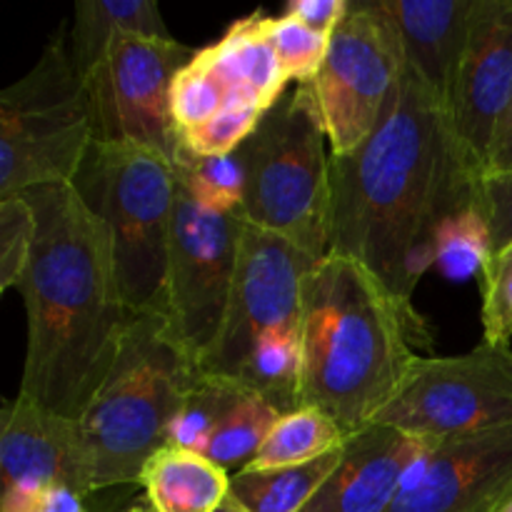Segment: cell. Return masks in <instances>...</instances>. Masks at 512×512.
Segmentation results:
<instances>
[{"instance_id": "52a82bcc", "label": "cell", "mask_w": 512, "mask_h": 512, "mask_svg": "<svg viewBox=\"0 0 512 512\" xmlns=\"http://www.w3.org/2000/svg\"><path fill=\"white\" fill-rule=\"evenodd\" d=\"M93 140L88 93L60 35L0 93V198L73 185Z\"/></svg>"}, {"instance_id": "7a4b0ae2", "label": "cell", "mask_w": 512, "mask_h": 512, "mask_svg": "<svg viewBox=\"0 0 512 512\" xmlns=\"http://www.w3.org/2000/svg\"><path fill=\"white\" fill-rule=\"evenodd\" d=\"M38 220L18 283L28 348L18 395L80 420L113 370L133 313L120 293L113 240L73 185L25 190Z\"/></svg>"}, {"instance_id": "6da1fadb", "label": "cell", "mask_w": 512, "mask_h": 512, "mask_svg": "<svg viewBox=\"0 0 512 512\" xmlns=\"http://www.w3.org/2000/svg\"><path fill=\"white\" fill-rule=\"evenodd\" d=\"M330 250L358 260L413 308L433 268V233L475 203L470 173L443 105L405 63L378 125L353 153L330 155Z\"/></svg>"}, {"instance_id": "d6986e66", "label": "cell", "mask_w": 512, "mask_h": 512, "mask_svg": "<svg viewBox=\"0 0 512 512\" xmlns=\"http://www.w3.org/2000/svg\"><path fill=\"white\" fill-rule=\"evenodd\" d=\"M120 38L173 40L153 0H80L75 3L70 55L80 80Z\"/></svg>"}, {"instance_id": "4316f807", "label": "cell", "mask_w": 512, "mask_h": 512, "mask_svg": "<svg viewBox=\"0 0 512 512\" xmlns=\"http://www.w3.org/2000/svg\"><path fill=\"white\" fill-rule=\"evenodd\" d=\"M225 108H243L233 100L223 75L213 68L203 50H195L193 60L178 73L173 83V115L178 133L200 128Z\"/></svg>"}, {"instance_id": "ac0fdd59", "label": "cell", "mask_w": 512, "mask_h": 512, "mask_svg": "<svg viewBox=\"0 0 512 512\" xmlns=\"http://www.w3.org/2000/svg\"><path fill=\"white\" fill-rule=\"evenodd\" d=\"M260 15L263 13L235 20L228 33L218 43L203 48V53L225 78L235 103L268 113L288 93L290 80L265 38Z\"/></svg>"}, {"instance_id": "7402d4cb", "label": "cell", "mask_w": 512, "mask_h": 512, "mask_svg": "<svg viewBox=\"0 0 512 512\" xmlns=\"http://www.w3.org/2000/svg\"><path fill=\"white\" fill-rule=\"evenodd\" d=\"M348 440L345 430L315 408H298L280 415L250 470H275L305 465L340 450Z\"/></svg>"}, {"instance_id": "277c9868", "label": "cell", "mask_w": 512, "mask_h": 512, "mask_svg": "<svg viewBox=\"0 0 512 512\" xmlns=\"http://www.w3.org/2000/svg\"><path fill=\"white\" fill-rule=\"evenodd\" d=\"M200 370L165 315L130 318L113 370L78 420L98 493L138 485L148 460L168 448Z\"/></svg>"}, {"instance_id": "4dcf8cb0", "label": "cell", "mask_w": 512, "mask_h": 512, "mask_svg": "<svg viewBox=\"0 0 512 512\" xmlns=\"http://www.w3.org/2000/svg\"><path fill=\"white\" fill-rule=\"evenodd\" d=\"M475 205L483 210L493 235V248L512 243V175L485 173L478 183Z\"/></svg>"}, {"instance_id": "d6a6232c", "label": "cell", "mask_w": 512, "mask_h": 512, "mask_svg": "<svg viewBox=\"0 0 512 512\" xmlns=\"http://www.w3.org/2000/svg\"><path fill=\"white\" fill-rule=\"evenodd\" d=\"M348 8L350 0H293L285 5V15H293L318 33L333 35L348 15Z\"/></svg>"}, {"instance_id": "603a6c76", "label": "cell", "mask_w": 512, "mask_h": 512, "mask_svg": "<svg viewBox=\"0 0 512 512\" xmlns=\"http://www.w3.org/2000/svg\"><path fill=\"white\" fill-rule=\"evenodd\" d=\"M493 253L490 225L475 203L450 213L433 233V268L450 283L483 275Z\"/></svg>"}, {"instance_id": "e575fe53", "label": "cell", "mask_w": 512, "mask_h": 512, "mask_svg": "<svg viewBox=\"0 0 512 512\" xmlns=\"http://www.w3.org/2000/svg\"><path fill=\"white\" fill-rule=\"evenodd\" d=\"M125 500H128V495L125 493L113 495V498H108V500H100V503L95 505V512H123L125 505H128Z\"/></svg>"}, {"instance_id": "83f0119b", "label": "cell", "mask_w": 512, "mask_h": 512, "mask_svg": "<svg viewBox=\"0 0 512 512\" xmlns=\"http://www.w3.org/2000/svg\"><path fill=\"white\" fill-rule=\"evenodd\" d=\"M260 25L295 85H310L318 78L330 50V35L318 33L293 15H260Z\"/></svg>"}, {"instance_id": "2e32d148", "label": "cell", "mask_w": 512, "mask_h": 512, "mask_svg": "<svg viewBox=\"0 0 512 512\" xmlns=\"http://www.w3.org/2000/svg\"><path fill=\"white\" fill-rule=\"evenodd\" d=\"M395 30L405 63L450 113L460 70L490 0H368Z\"/></svg>"}, {"instance_id": "9a60e30c", "label": "cell", "mask_w": 512, "mask_h": 512, "mask_svg": "<svg viewBox=\"0 0 512 512\" xmlns=\"http://www.w3.org/2000/svg\"><path fill=\"white\" fill-rule=\"evenodd\" d=\"M512 100V0H490L450 105V125L470 173L480 183L490 145Z\"/></svg>"}, {"instance_id": "3957f363", "label": "cell", "mask_w": 512, "mask_h": 512, "mask_svg": "<svg viewBox=\"0 0 512 512\" xmlns=\"http://www.w3.org/2000/svg\"><path fill=\"white\" fill-rule=\"evenodd\" d=\"M430 348L425 320L365 265L328 253L303 283L300 408L333 418L345 435L375 425Z\"/></svg>"}, {"instance_id": "d590c367", "label": "cell", "mask_w": 512, "mask_h": 512, "mask_svg": "<svg viewBox=\"0 0 512 512\" xmlns=\"http://www.w3.org/2000/svg\"><path fill=\"white\" fill-rule=\"evenodd\" d=\"M213 512H248V510H245L243 505H240L238 500H235L233 495L228 493V495H225V500H223V503H220L218 508H215Z\"/></svg>"}, {"instance_id": "74e56055", "label": "cell", "mask_w": 512, "mask_h": 512, "mask_svg": "<svg viewBox=\"0 0 512 512\" xmlns=\"http://www.w3.org/2000/svg\"><path fill=\"white\" fill-rule=\"evenodd\" d=\"M503 512H512V500H510V503H508V505H505V508H503Z\"/></svg>"}, {"instance_id": "ffe728a7", "label": "cell", "mask_w": 512, "mask_h": 512, "mask_svg": "<svg viewBox=\"0 0 512 512\" xmlns=\"http://www.w3.org/2000/svg\"><path fill=\"white\" fill-rule=\"evenodd\" d=\"M138 485L155 512H213L230 493V473L193 450L163 448Z\"/></svg>"}, {"instance_id": "d4e9b609", "label": "cell", "mask_w": 512, "mask_h": 512, "mask_svg": "<svg viewBox=\"0 0 512 512\" xmlns=\"http://www.w3.org/2000/svg\"><path fill=\"white\" fill-rule=\"evenodd\" d=\"M280 410L260 398L258 393H250L213 433L208 435L198 453L223 468L225 473H238L245 470L255 460L258 450L263 448L265 438L270 435L273 425L280 420Z\"/></svg>"}, {"instance_id": "836d02e7", "label": "cell", "mask_w": 512, "mask_h": 512, "mask_svg": "<svg viewBox=\"0 0 512 512\" xmlns=\"http://www.w3.org/2000/svg\"><path fill=\"white\" fill-rule=\"evenodd\" d=\"M485 173H503L512 175V100L500 118L498 130H495L493 145H490L488 170Z\"/></svg>"}, {"instance_id": "8d00e7d4", "label": "cell", "mask_w": 512, "mask_h": 512, "mask_svg": "<svg viewBox=\"0 0 512 512\" xmlns=\"http://www.w3.org/2000/svg\"><path fill=\"white\" fill-rule=\"evenodd\" d=\"M123 512H155V510H153V505L148 503V498L143 495V498L130 500V503L123 508Z\"/></svg>"}, {"instance_id": "9c48e42d", "label": "cell", "mask_w": 512, "mask_h": 512, "mask_svg": "<svg viewBox=\"0 0 512 512\" xmlns=\"http://www.w3.org/2000/svg\"><path fill=\"white\" fill-rule=\"evenodd\" d=\"M403 70V48L388 20L368 0H350L330 35L328 58L308 85L330 155L353 153L368 140Z\"/></svg>"}, {"instance_id": "8fae6325", "label": "cell", "mask_w": 512, "mask_h": 512, "mask_svg": "<svg viewBox=\"0 0 512 512\" xmlns=\"http://www.w3.org/2000/svg\"><path fill=\"white\" fill-rule=\"evenodd\" d=\"M195 50L178 40L120 38L83 78L95 140L135 143L175 163L180 133L173 115V83Z\"/></svg>"}, {"instance_id": "cb8c5ba5", "label": "cell", "mask_w": 512, "mask_h": 512, "mask_svg": "<svg viewBox=\"0 0 512 512\" xmlns=\"http://www.w3.org/2000/svg\"><path fill=\"white\" fill-rule=\"evenodd\" d=\"M253 393L243 383L225 375H213L200 370L198 380L190 388L183 408L175 415L173 425L168 430V448L193 450L198 453L200 445L208 440V435Z\"/></svg>"}, {"instance_id": "4fadbf2b", "label": "cell", "mask_w": 512, "mask_h": 512, "mask_svg": "<svg viewBox=\"0 0 512 512\" xmlns=\"http://www.w3.org/2000/svg\"><path fill=\"white\" fill-rule=\"evenodd\" d=\"M512 500V425L430 443L390 512H503Z\"/></svg>"}, {"instance_id": "8992f818", "label": "cell", "mask_w": 512, "mask_h": 512, "mask_svg": "<svg viewBox=\"0 0 512 512\" xmlns=\"http://www.w3.org/2000/svg\"><path fill=\"white\" fill-rule=\"evenodd\" d=\"M245 223L280 235L310 258L330 250V153L308 85H295L240 145Z\"/></svg>"}, {"instance_id": "f546056e", "label": "cell", "mask_w": 512, "mask_h": 512, "mask_svg": "<svg viewBox=\"0 0 512 512\" xmlns=\"http://www.w3.org/2000/svg\"><path fill=\"white\" fill-rule=\"evenodd\" d=\"M483 343H512V243L495 250L483 270Z\"/></svg>"}, {"instance_id": "5bb4252c", "label": "cell", "mask_w": 512, "mask_h": 512, "mask_svg": "<svg viewBox=\"0 0 512 512\" xmlns=\"http://www.w3.org/2000/svg\"><path fill=\"white\" fill-rule=\"evenodd\" d=\"M3 490L70 488L93 498L95 470L78 420L18 395L0 413Z\"/></svg>"}, {"instance_id": "7c38bea8", "label": "cell", "mask_w": 512, "mask_h": 512, "mask_svg": "<svg viewBox=\"0 0 512 512\" xmlns=\"http://www.w3.org/2000/svg\"><path fill=\"white\" fill-rule=\"evenodd\" d=\"M243 215L208 210L178 183L168 243V320L198 363L218 340L240 253Z\"/></svg>"}, {"instance_id": "484cf974", "label": "cell", "mask_w": 512, "mask_h": 512, "mask_svg": "<svg viewBox=\"0 0 512 512\" xmlns=\"http://www.w3.org/2000/svg\"><path fill=\"white\" fill-rule=\"evenodd\" d=\"M175 178L203 208L240 213L245 195V160L240 148L228 155H198L180 143Z\"/></svg>"}, {"instance_id": "f1b7e54d", "label": "cell", "mask_w": 512, "mask_h": 512, "mask_svg": "<svg viewBox=\"0 0 512 512\" xmlns=\"http://www.w3.org/2000/svg\"><path fill=\"white\" fill-rule=\"evenodd\" d=\"M38 235V220L25 195L0 198V290L18 288Z\"/></svg>"}, {"instance_id": "1f68e13d", "label": "cell", "mask_w": 512, "mask_h": 512, "mask_svg": "<svg viewBox=\"0 0 512 512\" xmlns=\"http://www.w3.org/2000/svg\"><path fill=\"white\" fill-rule=\"evenodd\" d=\"M95 505H90L88 495L58 485L3 490L0 498V512H95Z\"/></svg>"}, {"instance_id": "ba28073f", "label": "cell", "mask_w": 512, "mask_h": 512, "mask_svg": "<svg viewBox=\"0 0 512 512\" xmlns=\"http://www.w3.org/2000/svg\"><path fill=\"white\" fill-rule=\"evenodd\" d=\"M375 423L428 443L512 425V348L480 343L463 355H420Z\"/></svg>"}, {"instance_id": "44dd1931", "label": "cell", "mask_w": 512, "mask_h": 512, "mask_svg": "<svg viewBox=\"0 0 512 512\" xmlns=\"http://www.w3.org/2000/svg\"><path fill=\"white\" fill-rule=\"evenodd\" d=\"M340 453L343 448L290 468L238 470L230 475V495L248 512H303L335 470Z\"/></svg>"}, {"instance_id": "5b68a950", "label": "cell", "mask_w": 512, "mask_h": 512, "mask_svg": "<svg viewBox=\"0 0 512 512\" xmlns=\"http://www.w3.org/2000/svg\"><path fill=\"white\" fill-rule=\"evenodd\" d=\"M73 188L108 228L120 293L130 313L168 318L175 165L143 145L93 140Z\"/></svg>"}, {"instance_id": "30bf717a", "label": "cell", "mask_w": 512, "mask_h": 512, "mask_svg": "<svg viewBox=\"0 0 512 512\" xmlns=\"http://www.w3.org/2000/svg\"><path fill=\"white\" fill-rule=\"evenodd\" d=\"M315 263L290 240L243 220L223 328L200 368L238 380L255 348L268 340L300 338L303 283Z\"/></svg>"}, {"instance_id": "e0dca14e", "label": "cell", "mask_w": 512, "mask_h": 512, "mask_svg": "<svg viewBox=\"0 0 512 512\" xmlns=\"http://www.w3.org/2000/svg\"><path fill=\"white\" fill-rule=\"evenodd\" d=\"M428 445L383 423L348 435L338 465L303 512H390Z\"/></svg>"}]
</instances>
